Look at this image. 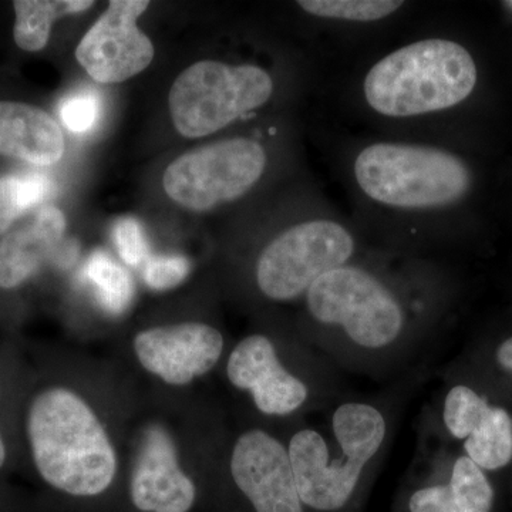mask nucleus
Wrapping results in <instances>:
<instances>
[{"label":"nucleus","instance_id":"f3484780","mask_svg":"<svg viewBox=\"0 0 512 512\" xmlns=\"http://www.w3.org/2000/svg\"><path fill=\"white\" fill-rule=\"evenodd\" d=\"M94 5L96 2L90 0H16L13 2L16 45L25 52H40L49 42L57 19L86 12Z\"/></svg>","mask_w":512,"mask_h":512},{"label":"nucleus","instance_id":"f03ea898","mask_svg":"<svg viewBox=\"0 0 512 512\" xmlns=\"http://www.w3.org/2000/svg\"><path fill=\"white\" fill-rule=\"evenodd\" d=\"M319 426L303 424L285 440L303 505L342 510L386 454L389 409L376 400L340 397Z\"/></svg>","mask_w":512,"mask_h":512},{"label":"nucleus","instance_id":"bb28decb","mask_svg":"<svg viewBox=\"0 0 512 512\" xmlns=\"http://www.w3.org/2000/svg\"><path fill=\"white\" fill-rule=\"evenodd\" d=\"M6 461V447L5 443H3L2 434H0V468L3 467Z\"/></svg>","mask_w":512,"mask_h":512},{"label":"nucleus","instance_id":"2eb2a0df","mask_svg":"<svg viewBox=\"0 0 512 512\" xmlns=\"http://www.w3.org/2000/svg\"><path fill=\"white\" fill-rule=\"evenodd\" d=\"M63 211L45 205L0 238V288L16 289L42 268L63 241Z\"/></svg>","mask_w":512,"mask_h":512},{"label":"nucleus","instance_id":"39448f33","mask_svg":"<svg viewBox=\"0 0 512 512\" xmlns=\"http://www.w3.org/2000/svg\"><path fill=\"white\" fill-rule=\"evenodd\" d=\"M357 190L370 204L403 214H430L458 204L473 174L463 158L444 148L404 141H376L352 164Z\"/></svg>","mask_w":512,"mask_h":512},{"label":"nucleus","instance_id":"5701e85b","mask_svg":"<svg viewBox=\"0 0 512 512\" xmlns=\"http://www.w3.org/2000/svg\"><path fill=\"white\" fill-rule=\"evenodd\" d=\"M100 114V101L90 93L76 94L64 100L60 116L72 133H86Z\"/></svg>","mask_w":512,"mask_h":512},{"label":"nucleus","instance_id":"a878e982","mask_svg":"<svg viewBox=\"0 0 512 512\" xmlns=\"http://www.w3.org/2000/svg\"><path fill=\"white\" fill-rule=\"evenodd\" d=\"M493 359L497 369L512 379V335L507 336L495 346Z\"/></svg>","mask_w":512,"mask_h":512},{"label":"nucleus","instance_id":"20e7f679","mask_svg":"<svg viewBox=\"0 0 512 512\" xmlns=\"http://www.w3.org/2000/svg\"><path fill=\"white\" fill-rule=\"evenodd\" d=\"M476 60L466 47L429 37L387 53L367 70V107L393 120L419 119L453 109L476 89Z\"/></svg>","mask_w":512,"mask_h":512},{"label":"nucleus","instance_id":"a211bd4d","mask_svg":"<svg viewBox=\"0 0 512 512\" xmlns=\"http://www.w3.org/2000/svg\"><path fill=\"white\" fill-rule=\"evenodd\" d=\"M450 488L453 512H490L494 503V488L487 473L460 454L450 464Z\"/></svg>","mask_w":512,"mask_h":512},{"label":"nucleus","instance_id":"6e6552de","mask_svg":"<svg viewBox=\"0 0 512 512\" xmlns=\"http://www.w3.org/2000/svg\"><path fill=\"white\" fill-rule=\"evenodd\" d=\"M359 256V242L348 225L323 215L306 218L259 249L252 271L255 288L269 302H302L323 275Z\"/></svg>","mask_w":512,"mask_h":512},{"label":"nucleus","instance_id":"1a4fd4ad","mask_svg":"<svg viewBox=\"0 0 512 512\" xmlns=\"http://www.w3.org/2000/svg\"><path fill=\"white\" fill-rule=\"evenodd\" d=\"M269 153L256 138L237 136L192 148L174 158L163 190L178 207L208 212L241 200L264 180Z\"/></svg>","mask_w":512,"mask_h":512},{"label":"nucleus","instance_id":"6ab92c4d","mask_svg":"<svg viewBox=\"0 0 512 512\" xmlns=\"http://www.w3.org/2000/svg\"><path fill=\"white\" fill-rule=\"evenodd\" d=\"M49 191L50 183L42 175L0 177V238L20 217L45 200Z\"/></svg>","mask_w":512,"mask_h":512},{"label":"nucleus","instance_id":"7ed1b4c3","mask_svg":"<svg viewBox=\"0 0 512 512\" xmlns=\"http://www.w3.org/2000/svg\"><path fill=\"white\" fill-rule=\"evenodd\" d=\"M26 431L37 473L73 497H96L109 490L119 470L116 447L83 396L53 386L29 406Z\"/></svg>","mask_w":512,"mask_h":512},{"label":"nucleus","instance_id":"412c9836","mask_svg":"<svg viewBox=\"0 0 512 512\" xmlns=\"http://www.w3.org/2000/svg\"><path fill=\"white\" fill-rule=\"evenodd\" d=\"M90 279L99 288L101 301L111 311H121L131 298V282L127 272L106 254H96L89 262Z\"/></svg>","mask_w":512,"mask_h":512},{"label":"nucleus","instance_id":"0eeeda50","mask_svg":"<svg viewBox=\"0 0 512 512\" xmlns=\"http://www.w3.org/2000/svg\"><path fill=\"white\" fill-rule=\"evenodd\" d=\"M274 93V76L259 64L200 60L174 80L168 110L177 133L195 140L261 110Z\"/></svg>","mask_w":512,"mask_h":512},{"label":"nucleus","instance_id":"f257e3e1","mask_svg":"<svg viewBox=\"0 0 512 512\" xmlns=\"http://www.w3.org/2000/svg\"><path fill=\"white\" fill-rule=\"evenodd\" d=\"M303 338L335 367L386 375L436 326V288L423 276L360 255L306 293Z\"/></svg>","mask_w":512,"mask_h":512},{"label":"nucleus","instance_id":"dca6fc26","mask_svg":"<svg viewBox=\"0 0 512 512\" xmlns=\"http://www.w3.org/2000/svg\"><path fill=\"white\" fill-rule=\"evenodd\" d=\"M64 151L62 127L47 111L18 101H0V156L47 167L59 163Z\"/></svg>","mask_w":512,"mask_h":512},{"label":"nucleus","instance_id":"9d476101","mask_svg":"<svg viewBox=\"0 0 512 512\" xmlns=\"http://www.w3.org/2000/svg\"><path fill=\"white\" fill-rule=\"evenodd\" d=\"M148 0H113L76 47V59L96 83L119 84L153 63L156 47L137 22Z\"/></svg>","mask_w":512,"mask_h":512},{"label":"nucleus","instance_id":"b1692460","mask_svg":"<svg viewBox=\"0 0 512 512\" xmlns=\"http://www.w3.org/2000/svg\"><path fill=\"white\" fill-rule=\"evenodd\" d=\"M117 251L127 265L137 266L146 259L148 247L140 222L124 218L114 227Z\"/></svg>","mask_w":512,"mask_h":512},{"label":"nucleus","instance_id":"ddd939ff","mask_svg":"<svg viewBox=\"0 0 512 512\" xmlns=\"http://www.w3.org/2000/svg\"><path fill=\"white\" fill-rule=\"evenodd\" d=\"M441 421L451 439L463 444V454L493 473L512 463V414L471 384H451L444 394Z\"/></svg>","mask_w":512,"mask_h":512},{"label":"nucleus","instance_id":"9b49d317","mask_svg":"<svg viewBox=\"0 0 512 512\" xmlns=\"http://www.w3.org/2000/svg\"><path fill=\"white\" fill-rule=\"evenodd\" d=\"M228 471L255 512H305L285 440L271 431H241L229 448Z\"/></svg>","mask_w":512,"mask_h":512},{"label":"nucleus","instance_id":"423d86ee","mask_svg":"<svg viewBox=\"0 0 512 512\" xmlns=\"http://www.w3.org/2000/svg\"><path fill=\"white\" fill-rule=\"evenodd\" d=\"M305 343L288 355L268 333L245 336L227 357L229 384L247 393L256 412L269 419H296L325 409L340 399L336 367Z\"/></svg>","mask_w":512,"mask_h":512},{"label":"nucleus","instance_id":"393cba45","mask_svg":"<svg viewBox=\"0 0 512 512\" xmlns=\"http://www.w3.org/2000/svg\"><path fill=\"white\" fill-rule=\"evenodd\" d=\"M410 512H453L448 484H430L414 491L409 500Z\"/></svg>","mask_w":512,"mask_h":512},{"label":"nucleus","instance_id":"aec40b11","mask_svg":"<svg viewBox=\"0 0 512 512\" xmlns=\"http://www.w3.org/2000/svg\"><path fill=\"white\" fill-rule=\"evenodd\" d=\"M397 0H301L299 8L322 20L335 22L372 23L393 16L403 8Z\"/></svg>","mask_w":512,"mask_h":512},{"label":"nucleus","instance_id":"4be33fe9","mask_svg":"<svg viewBox=\"0 0 512 512\" xmlns=\"http://www.w3.org/2000/svg\"><path fill=\"white\" fill-rule=\"evenodd\" d=\"M191 264L183 256H158L147 262L144 279L154 291H168L185 281Z\"/></svg>","mask_w":512,"mask_h":512},{"label":"nucleus","instance_id":"4468645a","mask_svg":"<svg viewBox=\"0 0 512 512\" xmlns=\"http://www.w3.org/2000/svg\"><path fill=\"white\" fill-rule=\"evenodd\" d=\"M134 507L143 512H188L197 488L181 468L177 447L161 426L143 434L130 481Z\"/></svg>","mask_w":512,"mask_h":512},{"label":"nucleus","instance_id":"f8f14e48","mask_svg":"<svg viewBox=\"0 0 512 512\" xmlns=\"http://www.w3.org/2000/svg\"><path fill=\"white\" fill-rule=\"evenodd\" d=\"M138 363L168 386H188L220 363L225 338L205 322H181L140 330L133 339Z\"/></svg>","mask_w":512,"mask_h":512}]
</instances>
